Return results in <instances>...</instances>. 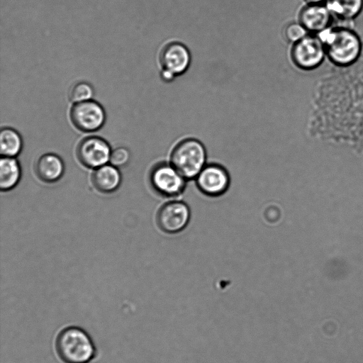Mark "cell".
Listing matches in <instances>:
<instances>
[{"label": "cell", "instance_id": "4", "mask_svg": "<svg viewBox=\"0 0 363 363\" xmlns=\"http://www.w3.org/2000/svg\"><path fill=\"white\" fill-rule=\"evenodd\" d=\"M326 57L325 49L317 35L308 33L294 43L291 50V59L299 69L311 71L318 68Z\"/></svg>", "mask_w": 363, "mask_h": 363}, {"label": "cell", "instance_id": "11", "mask_svg": "<svg viewBox=\"0 0 363 363\" xmlns=\"http://www.w3.org/2000/svg\"><path fill=\"white\" fill-rule=\"evenodd\" d=\"M333 19L326 4H306L298 13V22L308 33L315 35L332 27Z\"/></svg>", "mask_w": 363, "mask_h": 363}, {"label": "cell", "instance_id": "6", "mask_svg": "<svg viewBox=\"0 0 363 363\" xmlns=\"http://www.w3.org/2000/svg\"><path fill=\"white\" fill-rule=\"evenodd\" d=\"M69 118L78 130L91 133L102 128L106 121V112L99 102L91 99L74 104Z\"/></svg>", "mask_w": 363, "mask_h": 363}, {"label": "cell", "instance_id": "7", "mask_svg": "<svg viewBox=\"0 0 363 363\" xmlns=\"http://www.w3.org/2000/svg\"><path fill=\"white\" fill-rule=\"evenodd\" d=\"M190 218L189 206L184 201L173 200L160 208L156 221L161 230L168 234H175L185 229Z\"/></svg>", "mask_w": 363, "mask_h": 363}, {"label": "cell", "instance_id": "2", "mask_svg": "<svg viewBox=\"0 0 363 363\" xmlns=\"http://www.w3.org/2000/svg\"><path fill=\"white\" fill-rule=\"evenodd\" d=\"M55 349L65 363H88L95 354V347L89 335L74 326L65 328L59 333Z\"/></svg>", "mask_w": 363, "mask_h": 363}, {"label": "cell", "instance_id": "14", "mask_svg": "<svg viewBox=\"0 0 363 363\" xmlns=\"http://www.w3.org/2000/svg\"><path fill=\"white\" fill-rule=\"evenodd\" d=\"M325 4L334 18L340 20H353L363 10V0H328Z\"/></svg>", "mask_w": 363, "mask_h": 363}, {"label": "cell", "instance_id": "20", "mask_svg": "<svg viewBox=\"0 0 363 363\" xmlns=\"http://www.w3.org/2000/svg\"><path fill=\"white\" fill-rule=\"evenodd\" d=\"M306 4H325L328 0H305Z\"/></svg>", "mask_w": 363, "mask_h": 363}, {"label": "cell", "instance_id": "12", "mask_svg": "<svg viewBox=\"0 0 363 363\" xmlns=\"http://www.w3.org/2000/svg\"><path fill=\"white\" fill-rule=\"evenodd\" d=\"M91 181L98 191L102 193H111L119 187L121 175L116 167L104 164L94 172Z\"/></svg>", "mask_w": 363, "mask_h": 363}, {"label": "cell", "instance_id": "18", "mask_svg": "<svg viewBox=\"0 0 363 363\" xmlns=\"http://www.w3.org/2000/svg\"><path fill=\"white\" fill-rule=\"evenodd\" d=\"M308 34L306 29L298 23H291L284 29L286 39L293 44L299 41Z\"/></svg>", "mask_w": 363, "mask_h": 363}, {"label": "cell", "instance_id": "17", "mask_svg": "<svg viewBox=\"0 0 363 363\" xmlns=\"http://www.w3.org/2000/svg\"><path fill=\"white\" fill-rule=\"evenodd\" d=\"M94 95V87L90 83L84 81L73 84L68 91V97L74 104L91 100Z\"/></svg>", "mask_w": 363, "mask_h": 363}, {"label": "cell", "instance_id": "5", "mask_svg": "<svg viewBox=\"0 0 363 363\" xmlns=\"http://www.w3.org/2000/svg\"><path fill=\"white\" fill-rule=\"evenodd\" d=\"M150 181L154 190L159 194L175 197L184 191L186 179L170 162H161L151 170Z\"/></svg>", "mask_w": 363, "mask_h": 363}, {"label": "cell", "instance_id": "19", "mask_svg": "<svg viewBox=\"0 0 363 363\" xmlns=\"http://www.w3.org/2000/svg\"><path fill=\"white\" fill-rule=\"evenodd\" d=\"M130 157L129 150L125 147H120L111 152L109 162L115 167H122L128 163Z\"/></svg>", "mask_w": 363, "mask_h": 363}, {"label": "cell", "instance_id": "15", "mask_svg": "<svg viewBox=\"0 0 363 363\" xmlns=\"http://www.w3.org/2000/svg\"><path fill=\"white\" fill-rule=\"evenodd\" d=\"M21 177L18 162L13 157H2L0 161V187L1 191L13 189Z\"/></svg>", "mask_w": 363, "mask_h": 363}, {"label": "cell", "instance_id": "13", "mask_svg": "<svg viewBox=\"0 0 363 363\" xmlns=\"http://www.w3.org/2000/svg\"><path fill=\"white\" fill-rule=\"evenodd\" d=\"M35 172L43 182H55L63 174L64 163L60 157L55 154H45L37 161Z\"/></svg>", "mask_w": 363, "mask_h": 363}, {"label": "cell", "instance_id": "9", "mask_svg": "<svg viewBox=\"0 0 363 363\" xmlns=\"http://www.w3.org/2000/svg\"><path fill=\"white\" fill-rule=\"evenodd\" d=\"M111 151L108 143L98 136L83 138L77 145V155L84 166L98 168L110 160Z\"/></svg>", "mask_w": 363, "mask_h": 363}, {"label": "cell", "instance_id": "3", "mask_svg": "<svg viewBox=\"0 0 363 363\" xmlns=\"http://www.w3.org/2000/svg\"><path fill=\"white\" fill-rule=\"evenodd\" d=\"M206 148L200 140L186 138L173 148L170 163L187 180L197 177L206 165Z\"/></svg>", "mask_w": 363, "mask_h": 363}, {"label": "cell", "instance_id": "8", "mask_svg": "<svg viewBox=\"0 0 363 363\" xmlns=\"http://www.w3.org/2000/svg\"><path fill=\"white\" fill-rule=\"evenodd\" d=\"M195 179L199 190L210 197L222 196L230 184L229 173L218 164H206Z\"/></svg>", "mask_w": 363, "mask_h": 363}, {"label": "cell", "instance_id": "10", "mask_svg": "<svg viewBox=\"0 0 363 363\" xmlns=\"http://www.w3.org/2000/svg\"><path fill=\"white\" fill-rule=\"evenodd\" d=\"M159 58L162 69L175 77L189 69L191 60L188 48L177 41L167 43L161 50Z\"/></svg>", "mask_w": 363, "mask_h": 363}, {"label": "cell", "instance_id": "1", "mask_svg": "<svg viewBox=\"0 0 363 363\" xmlns=\"http://www.w3.org/2000/svg\"><path fill=\"white\" fill-rule=\"evenodd\" d=\"M317 35L324 45L326 56L337 66H350L360 56L361 39L356 32L348 27H330Z\"/></svg>", "mask_w": 363, "mask_h": 363}, {"label": "cell", "instance_id": "16", "mask_svg": "<svg viewBox=\"0 0 363 363\" xmlns=\"http://www.w3.org/2000/svg\"><path fill=\"white\" fill-rule=\"evenodd\" d=\"M23 147L21 135L13 128L6 127L0 131V153L2 157H13Z\"/></svg>", "mask_w": 363, "mask_h": 363}]
</instances>
